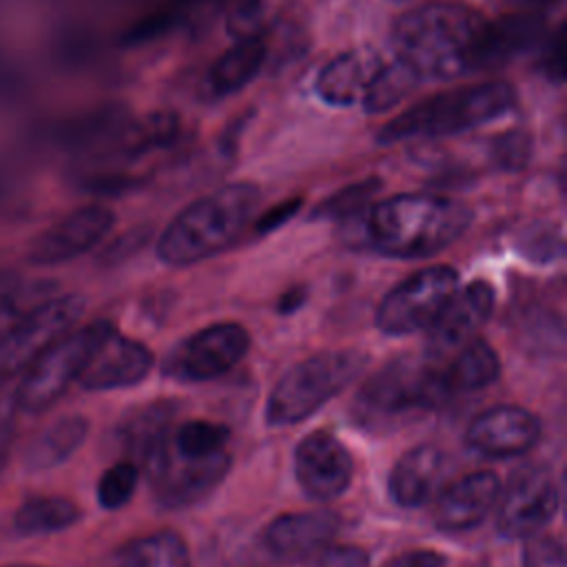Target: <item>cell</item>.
I'll use <instances>...</instances> for the list:
<instances>
[{
	"label": "cell",
	"instance_id": "obj_1",
	"mask_svg": "<svg viewBox=\"0 0 567 567\" xmlns=\"http://www.w3.org/2000/svg\"><path fill=\"white\" fill-rule=\"evenodd\" d=\"M485 18L465 4L430 2L403 13L392 27L394 58L421 80L476 73Z\"/></svg>",
	"mask_w": 567,
	"mask_h": 567
},
{
	"label": "cell",
	"instance_id": "obj_2",
	"mask_svg": "<svg viewBox=\"0 0 567 567\" xmlns=\"http://www.w3.org/2000/svg\"><path fill=\"white\" fill-rule=\"evenodd\" d=\"M472 224V210L452 197L399 193L370 206L368 246L392 259H423L452 246Z\"/></svg>",
	"mask_w": 567,
	"mask_h": 567
},
{
	"label": "cell",
	"instance_id": "obj_3",
	"mask_svg": "<svg viewBox=\"0 0 567 567\" xmlns=\"http://www.w3.org/2000/svg\"><path fill=\"white\" fill-rule=\"evenodd\" d=\"M259 199L255 184L235 182L190 202L159 235V261L184 268L224 252L244 233Z\"/></svg>",
	"mask_w": 567,
	"mask_h": 567
},
{
	"label": "cell",
	"instance_id": "obj_4",
	"mask_svg": "<svg viewBox=\"0 0 567 567\" xmlns=\"http://www.w3.org/2000/svg\"><path fill=\"white\" fill-rule=\"evenodd\" d=\"M447 392L439 361L401 357L379 368L357 392L352 419L370 432H392L441 408Z\"/></svg>",
	"mask_w": 567,
	"mask_h": 567
},
{
	"label": "cell",
	"instance_id": "obj_5",
	"mask_svg": "<svg viewBox=\"0 0 567 567\" xmlns=\"http://www.w3.org/2000/svg\"><path fill=\"white\" fill-rule=\"evenodd\" d=\"M516 104V89L509 82L492 80L467 84L421 100L392 117L377 135L379 144L436 140L458 135L494 122Z\"/></svg>",
	"mask_w": 567,
	"mask_h": 567
},
{
	"label": "cell",
	"instance_id": "obj_6",
	"mask_svg": "<svg viewBox=\"0 0 567 567\" xmlns=\"http://www.w3.org/2000/svg\"><path fill=\"white\" fill-rule=\"evenodd\" d=\"M368 365V354L354 348L321 350L292 368L272 385L264 421L270 427H288L306 421L330 399L343 392Z\"/></svg>",
	"mask_w": 567,
	"mask_h": 567
},
{
	"label": "cell",
	"instance_id": "obj_7",
	"mask_svg": "<svg viewBox=\"0 0 567 567\" xmlns=\"http://www.w3.org/2000/svg\"><path fill=\"white\" fill-rule=\"evenodd\" d=\"M111 330L113 326L106 319L71 328L24 370L13 394V405L22 412H42L51 408L69 385L82 377Z\"/></svg>",
	"mask_w": 567,
	"mask_h": 567
},
{
	"label": "cell",
	"instance_id": "obj_8",
	"mask_svg": "<svg viewBox=\"0 0 567 567\" xmlns=\"http://www.w3.org/2000/svg\"><path fill=\"white\" fill-rule=\"evenodd\" d=\"M458 290V272L434 264L412 272L385 292L377 308V328L388 337H405L432 326Z\"/></svg>",
	"mask_w": 567,
	"mask_h": 567
},
{
	"label": "cell",
	"instance_id": "obj_9",
	"mask_svg": "<svg viewBox=\"0 0 567 567\" xmlns=\"http://www.w3.org/2000/svg\"><path fill=\"white\" fill-rule=\"evenodd\" d=\"M82 295H51L0 332V385L22 374L49 346L64 337L84 315Z\"/></svg>",
	"mask_w": 567,
	"mask_h": 567
},
{
	"label": "cell",
	"instance_id": "obj_10",
	"mask_svg": "<svg viewBox=\"0 0 567 567\" xmlns=\"http://www.w3.org/2000/svg\"><path fill=\"white\" fill-rule=\"evenodd\" d=\"M233 465L224 450L208 458H184L171 447V434L144 461L151 492L162 507H188L204 501L228 474Z\"/></svg>",
	"mask_w": 567,
	"mask_h": 567
},
{
	"label": "cell",
	"instance_id": "obj_11",
	"mask_svg": "<svg viewBox=\"0 0 567 567\" xmlns=\"http://www.w3.org/2000/svg\"><path fill=\"white\" fill-rule=\"evenodd\" d=\"M248 348L250 334L241 323H213L175 343L162 361V372L179 383L213 381L230 372Z\"/></svg>",
	"mask_w": 567,
	"mask_h": 567
},
{
	"label": "cell",
	"instance_id": "obj_12",
	"mask_svg": "<svg viewBox=\"0 0 567 567\" xmlns=\"http://www.w3.org/2000/svg\"><path fill=\"white\" fill-rule=\"evenodd\" d=\"M560 492L543 463L518 467L496 498V529L503 538H532L556 516Z\"/></svg>",
	"mask_w": 567,
	"mask_h": 567
},
{
	"label": "cell",
	"instance_id": "obj_13",
	"mask_svg": "<svg viewBox=\"0 0 567 567\" xmlns=\"http://www.w3.org/2000/svg\"><path fill=\"white\" fill-rule=\"evenodd\" d=\"M295 476L308 498L319 503L334 501L350 487L354 461L334 434L317 430L295 447Z\"/></svg>",
	"mask_w": 567,
	"mask_h": 567
},
{
	"label": "cell",
	"instance_id": "obj_14",
	"mask_svg": "<svg viewBox=\"0 0 567 567\" xmlns=\"http://www.w3.org/2000/svg\"><path fill=\"white\" fill-rule=\"evenodd\" d=\"M540 439V421L520 405L503 403L478 412L467 430L465 445L483 458H512L529 452Z\"/></svg>",
	"mask_w": 567,
	"mask_h": 567
},
{
	"label": "cell",
	"instance_id": "obj_15",
	"mask_svg": "<svg viewBox=\"0 0 567 567\" xmlns=\"http://www.w3.org/2000/svg\"><path fill=\"white\" fill-rule=\"evenodd\" d=\"M494 310V288L483 279H474L458 288L441 315L427 328L425 357L441 361L454 354L458 348L476 339L481 326Z\"/></svg>",
	"mask_w": 567,
	"mask_h": 567
},
{
	"label": "cell",
	"instance_id": "obj_16",
	"mask_svg": "<svg viewBox=\"0 0 567 567\" xmlns=\"http://www.w3.org/2000/svg\"><path fill=\"white\" fill-rule=\"evenodd\" d=\"M115 224L111 208L89 204L75 208L47 230H42L29 246V261L35 266H58L71 261L93 246H97Z\"/></svg>",
	"mask_w": 567,
	"mask_h": 567
},
{
	"label": "cell",
	"instance_id": "obj_17",
	"mask_svg": "<svg viewBox=\"0 0 567 567\" xmlns=\"http://www.w3.org/2000/svg\"><path fill=\"white\" fill-rule=\"evenodd\" d=\"M337 532L339 516L332 509L288 512L266 525L261 547L279 563H299L323 551Z\"/></svg>",
	"mask_w": 567,
	"mask_h": 567
},
{
	"label": "cell",
	"instance_id": "obj_18",
	"mask_svg": "<svg viewBox=\"0 0 567 567\" xmlns=\"http://www.w3.org/2000/svg\"><path fill=\"white\" fill-rule=\"evenodd\" d=\"M153 365L155 357L146 343L124 337L113 328L89 361L78 383L91 392L131 388L144 381Z\"/></svg>",
	"mask_w": 567,
	"mask_h": 567
},
{
	"label": "cell",
	"instance_id": "obj_19",
	"mask_svg": "<svg viewBox=\"0 0 567 567\" xmlns=\"http://www.w3.org/2000/svg\"><path fill=\"white\" fill-rule=\"evenodd\" d=\"M501 492V478L492 470H476L452 481L436 498L434 523L443 532H467L485 520Z\"/></svg>",
	"mask_w": 567,
	"mask_h": 567
},
{
	"label": "cell",
	"instance_id": "obj_20",
	"mask_svg": "<svg viewBox=\"0 0 567 567\" xmlns=\"http://www.w3.org/2000/svg\"><path fill=\"white\" fill-rule=\"evenodd\" d=\"M445 452L436 445H414L390 470L388 494L399 507H423L439 489L445 474Z\"/></svg>",
	"mask_w": 567,
	"mask_h": 567
},
{
	"label": "cell",
	"instance_id": "obj_21",
	"mask_svg": "<svg viewBox=\"0 0 567 567\" xmlns=\"http://www.w3.org/2000/svg\"><path fill=\"white\" fill-rule=\"evenodd\" d=\"M385 60L377 51H348L332 58L317 75V95L332 106L361 104L370 82Z\"/></svg>",
	"mask_w": 567,
	"mask_h": 567
},
{
	"label": "cell",
	"instance_id": "obj_22",
	"mask_svg": "<svg viewBox=\"0 0 567 567\" xmlns=\"http://www.w3.org/2000/svg\"><path fill=\"white\" fill-rule=\"evenodd\" d=\"M545 24L538 16H503L485 22L476 55V73L498 69L534 49L543 38Z\"/></svg>",
	"mask_w": 567,
	"mask_h": 567
},
{
	"label": "cell",
	"instance_id": "obj_23",
	"mask_svg": "<svg viewBox=\"0 0 567 567\" xmlns=\"http://www.w3.org/2000/svg\"><path fill=\"white\" fill-rule=\"evenodd\" d=\"M268 49L264 38L250 35L239 38L226 53H221L202 82V95L206 100H221L237 91H241L248 82H252L264 62H266Z\"/></svg>",
	"mask_w": 567,
	"mask_h": 567
},
{
	"label": "cell",
	"instance_id": "obj_24",
	"mask_svg": "<svg viewBox=\"0 0 567 567\" xmlns=\"http://www.w3.org/2000/svg\"><path fill=\"white\" fill-rule=\"evenodd\" d=\"M175 414L173 401H153L128 414L117 427V441L128 458L137 465L171 434Z\"/></svg>",
	"mask_w": 567,
	"mask_h": 567
},
{
	"label": "cell",
	"instance_id": "obj_25",
	"mask_svg": "<svg viewBox=\"0 0 567 567\" xmlns=\"http://www.w3.org/2000/svg\"><path fill=\"white\" fill-rule=\"evenodd\" d=\"M106 567H190V551L177 532L159 529L120 545Z\"/></svg>",
	"mask_w": 567,
	"mask_h": 567
},
{
	"label": "cell",
	"instance_id": "obj_26",
	"mask_svg": "<svg viewBox=\"0 0 567 567\" xmlns=\"http://www.w3.org/2000/svg\"><path fill=\"white\" fill-rule=\"evenodd\" d=\"M441 374L450 394L476 392L498 379L501 361L487 341L472 339L452 354L445 368L441 365Z\"/></svg>",
	"mask_w": 567,
	"mask_h": 567
},
{
	"label": "cell",
	"instance_id": "obj_27",
	"mask_svg": "<svg viewBox=\"0 0 567 567\" xmlns=\"http://www.w3.org/2000/svg\"><path fill=\"white\" fill-rule=\"evenodd\" d=\"M89 434V421L82 414H69L53 421L42 430L24 452V465L29 470H51L64 463L84 443Z\"/></svg>",
	"mask_w": 567,
	"mask_h": 567
},
{
	"label": "cell",
	"instance_id": "obj_28",
	"mask_svg": "<svg viewBox=\"0 0 567 567\" xmlns=\"http://www.w3.org/2000/svg\"><path fill=\"white\" fill-rule=\"evenodd\" d=\"M179 135V120L173 113L159 111L126 124L109 142V153L124 159H135L146 153L171 146Z\"/></svg>",
	"mask_w": 567,
	"mask_h": 567
},
{
	"label": "cell",
	"instance_id": "obj_29",
	"mask_svg": "<svg viewBox=\"0 0 567 567\" xmlns=\"http://www.w3.org/2000/svg\"><path fill=\"white\" fill-rule=\"evenodd\" d=\"M80 507L64 496H29L13 514V532L22 538L47 536L69 529L80 520Z\"/></svg>",
	"mask_w": 567,
	"mask_h": 567
},
{
	"label": "cell",
	"instance_id": "obj_30",
	"mask_svg": "<svg viewBox=\"0 0 567 567\" xmlns=\"http://www.w3.org/2000/svg\"><path fill=\"white\" fill-rule=\"evenodd\" d=\"M230 430L224 423L190 419L171 430V447L184 458H208L226 450Z\"/></svg>",
	"mask_w": 567,
	"mask_h": 567
},
{
	"label": "cell",
	"instance_id": "obj_31",
	"mask_svg": "<svg viewBox=\"0 0 567 567\" xmlns=\"http://www.w3.org/2000/svg\"><path fill=\"white\" fill-rule=\"evenodd\" d=\"M416 82L419 80L396 58L392 62L385 60L377 71L374 80L370 82V89L365 91L361 106L365 109V113H383L396 106Z\"/></svg>",
	"mask_w": 567,
	"mask_h": 567
},
{
	"label": "cell",
	"instance_id": "obj_32",
	"mask_svg": "<svg viewBox=\"0 0 567 567\" xmlns=\"http://www.w3.org/2000/svg\"><path fill=\"white\" fill-rule=\"evenodd\" d=\"M140 483V465L133 463L131 458H122L113 465H109L95 487V496L100 507L104 509H120L124 507Z\"/></svg>",
	"mask_w": 567,
	"mask_h": 567
},
{
	"label": "cell",
	"instance_id": "obj_33",
	"mask_svg": "<svg viewBox=\"0 0 567 567\" xmlns=\"http://www.w3.org/2000/svg\"><path fill=\"white\" fill-rule=\"evenodd\" d=\"M53 284L49 281H27L20 284L13 279L2 292H0V332L11 328L18 319H22L27 312H31L38 303L49 299L53 292Z\"/></svg>",
	"mask_w": 567,
	"mask_h": 567
},
{
	"label": "cell",
	"instance_id": "obj_34",
	"mask_svg": "<svg viewBox=\"0 0 567 567\" xmlns=\"http://www.w3.org/2000/svg\"><path fill=\"white\" fill-rule=\"evenodd\" d=\"M379 182L377 179H363L357 184L346 186L343 190L334 193L332 197H328L317 210L315 217H323V219H337V217H350L357 215L365 202L377 193Z\"/></svg>",
	"mask_w": 567,
	"mask_h": 567
},
{
	"label": "cell",
	"instance_id": "obj_35",
	"mask_svg": "<svg viewBox=\"0 0 567 567\" xmlns=\"http://www.w3.org/2000/svg\"><path fill=\"white\" fill-rule=\"evenodd\" d=\"M518 250L532 261L547 264L563 255V237L554 226H534L520 237Z\"/></svg>",
	"mask_w": 567,
	"mask_h": 567
},
{
	"label": "cell",
	"instance_id": "obj_36",
	"mask_svg": "<svg viewBox=\"0 0 567 567\" xmlns=\"http://www.w3.org/2000/svg\"><path fill=\"white\" fill-rule=\"evenodd\" d=\"M520 567H567L563 543L554 536L527 538Z\"/></svg>",
	"mask_w": 567,
	"mask_h": 567
},
{
	"label": "cell",
	"instance_id": "obj_37",
	"mask_svg": "<svg viewBox=\"0 0 567 567\" xmlns=\"http://www.w3.org/2000/svg\"><path fill=\"white\" fill-rule=\"evenodd\" d=\"M529 157V137L520 131H509L494 140L492 146V159L496 166L505 171H516L527 164Z\"/></svg>",
	"mask_w": 567,
	"mask_h": 567
},
{
	"label": "cell",
	"instance_id": "obj_38",
	"mask_svg": "<svg viewBox=\"0 0 567 567\" xmlns=\"http://www.w3.org/2000/svg\"><path fill=\"white\" fill-rule=\"evenodd\" d=\"M317 567H368V554L361 547L339 545L317 554Z\"/></svg>",
	"mask_w": 567,
	"mask_h": 567
},
{
	"label": "cell",
	"instance_id": "obj_39",
	"mask_svg": "<svg viewBox=\"0 0 567 567\" xmlns=\"http://www.w3.org/2000/svg\"><path fill=\"white\" fill-rule=\"evenodd\" d=\"M540 66L551 80H556V82L563 80V75H565V27H558L551 33L549 44L543 53Z\"/></svg>",
	"mask_w": 567,
	"mask_h": 567
},
{
	"label": "cell",
	"instance_id": "obj_40",
	"mask_svg": "<svg viewBox=\"0 0 567 567\" xmlns=\"http://www.w3.org/2000/svg\"><path fill=\"white\" fill-rule=\"evenodd\" d=\"M301 206V199L299 197H292V199H286L281 204H277L275 208H270L257 224V230L259 233H270L275 228H279L281 224H286Z\"/></svg>",
	"mask_w": 567,
	"mask_h": 567
},
{
	"label": "cell",
	"instance_id": "obj_41",
	"mask_svg": "<svg viewBox=\"0 0 567 567\" xmlns=\"http://www.w3.org/2000/svg\"><path fill=\"white\" fill-rule=\"evenodd\" d=\"M390 567H447V560L439 551L414 549V551L399 556Z\"/></svg>",
	"mask_w": 567,
	"mask_h": 567
},
{
	"label": "cell",
	"instance_id": "obj_42",
	"mask_svg": "<svg viewBox=\"0 0 567 567\" xmlns=\"http://www.w3.org/2000/svg\"><path fill=\"white\" fill-rule=\"evenodd\" d=\"M11 410H13V401L11 403L9 401H0V461L7 454V447H9L11 436H13Z\"/></svg>",
	"mask_w": 567,
	"mask_h": 567
},
{
	"label": "cell",
	"instance_id": "obj_43",
	"mask_svg": "<svg viewBox=\"0 0 567 567\" xmlns=\"http://www.w3.org/2000/svg\"><path fill=\"white\" fill-rule=\"evenodd\" d=\"M301 299H303V295H299V290H295V292H286L284 295V299H281V312H290V310H295L299 303H301Z\"/></svg>",
	"mask_w": 567,
	"mask_h": 567
},
{
	"label": "cell",
	"instance_id": "obj_44",
	"mask_svg": "<svg viewBox=\"0 0 567 567\" xmlns=\"http://www.w3.org/2000/svg\"><path fill=\"white\" fill-rule=\"evenodd\" d=\"M532 4H556V2H560V0H529Z\"/></svg>",
	"mask_w": 567,
	"mask_h": 567
},
{
	"label": "cell",
	"instance_id": "obj_45",
	"mask_svg": "<svg viewBox=\"0 0 567 567\" xmlns=\"http://www.w3.org/2000/svg\"><path fill=\"white\" fill-rule=\"evenodd\" d=\"M2 567H42V565H24V563H20V565H2Z\"/></svg>",
	"mask_w": 567,
	"mask_h": 567
},
{
	"label": "cell",
	"instance_id": "obj_46",
	"mask_svg": "<svg viewBox=\"0 0 567 567\" xmlns=\"http://www.w3.org/2000/svg\"><path fill=\"white\" fill-rule=\"evenodd\" d=\"M394 2H408V0H394Z\"/></svg>",
	"mask_w": 567,
	"mask_h": 567
}]
</instances>
